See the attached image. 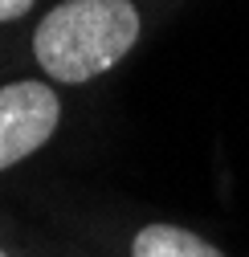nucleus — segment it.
I'll use <instances>...</instances> for the list:
<instances>
[{"instance_id": "nucleus-4", "label": "nucleus", "mask_w": 249, "mask_h": 257, "mask_svg": "<svg viewBox=\"0 0 249 257\" xmlns=\"http://www.w3.org/2000/svg\"><path fill=\"white\" fill-rule=\"evenodd\" d=\"M33 5H37V0H0V25H5V21H21Z\"/></svg>"}, {"instance_id": "nucleus-3", "label": "nucleus", "mask_w": 249, "mask_h": 257, "mask_svg": "<svg viewBox=\"0 0 249 257\" xmlns=\"http://www.w3.org/2000/svg\"><path fill=\"white\" fill-rule=\"evenodd\" d=\"M131 257H225V253L180 224H143L131 241Z\"/></svg>"}, {"instance_id": "nucleus-2", "label": "nucleus", "mask_w": 249, "mask_h": 257, "mask_svg": "<svg viewBox=\"0 0 249 257\" xmlns=\"http://www.w3.org/2000/svg\"><path fill=\"white\" fill-rule=\"evenodd\" d=\"M61 102L45 82H9L0 86V172L29 159L57 131Z\"/></svg>"}, {"instance_id": "nucleus-5", "label": "nucleus", "mask_w": 249, "mask_h": 257, "mask_svg": "<svg viewBox=\"0 0 249 257\" xmlns=\"http://www.w3.org/2000/svg\"><path fill=\"white\" fill-rule=\"evenodd\" d=\"M0 257H9V253H5V249H0Z\"/></svg>"}, {"instance_id": "nucleus-1", "label": "nucleus", "mask_w": 249, "mask_h": 257, "mask_svg": "<svg viewBox=\"0 0 249 257\" xmlns=\"http://www.w3.org/2000/svg\"><path fill=\"white\" fill-rule=\"evenodd\" d=\"M139 41L131 0H61L33 33V57L53 82H90L118 66Z\"/></svg>"}]
</instances>
